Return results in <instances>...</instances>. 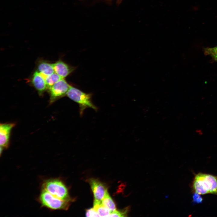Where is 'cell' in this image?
Here are the masks:
<instances>
[{
    "instance_id": "cell-1",
    "label": "cell",
    "mask_w": 217,
    "mask_h": 217,
    "mask_svg": "<svg viewBox=\"0 0 217 217\" xmlns=\"http://www.w3.org/2000/svg\"><path fill=\"white\" fill-rule=\"evenodd\" d=\"M193 187L195 192L200 195L211 193L217 195V176L199 173L194 178Z\"/></svg>"
},
{
    "instance_id": "cell-2",
    "label": "cell",
    "mask_w": 217,
    "mask_h": 217,
    "mask_svg": "<svg viewBox=\"0 0 217 217\" xmlns=\"http://www.w3.org/2000/svg\"><path fill=\"white\" fill-rule=\"evenodd\" d=\"M66 96L78 104L80 116H82L84 111L86 108H91L96 111L98 109L92 102L91 94L84 93L71 85Z\"/></svg>"
},
{
    "instance_id": "cell-3",
    "label": "cell",
    "mask_w": 217,
    "mask_h": 217,
    "mask_svg": "<svg viewBox=\"0 0 217 217\" xmlns=\"http://www.w3.org/2000/svg\"><path fill=\"white\" fill-rule=\"evenodd\" d=\"M42 189L60 199L69 202L71 200L67 188L63 182L58 179L46 180L43 183Z\"/></svg>"
},
{
    "instance_id": "cell-4",
    "label": "cell",
    "mask_w": 217,
    "mask_h": 217,
    "mask_svg": "<svg viewBox=\"0 0 217 217\" xmlns=\"http://www.w3.org/2000/svg\"><path fill=\"white\" fill-rule=\"evenodd\" d=\"M39 200L42 206L52 210H67L70 206V202L60 199L43 189Z\"/></svg>"
},
{
    "instance_id": "cell-5",
    "label": "cell",
    "mask_w": 217,
    "mask_h": 217,
    "mask_svg": "<svg viewBox=\"0 0 217 217\" xmlns=\"http://www.w3.org/2000/svg\"><path fill=\"white\" fill-rule=\"evenodd\" d=\"M71 86L64 78L53 84L48 90L50 94L49 104H51L58 99L66 96Z\"/></svg>"
},
{
    "instance_id": "cell-6",
    "label": "cell",
    "mask_w": 217,
    "mask_h": 217,
    "mask_svg": "<svg viewBox=\"0 0 217 217\" xmlns=\"http://www.w3.org/2000/svg\"><path fill=\"white\" fill-rule=\"evenodd\" d=\"M15 125L14 123L0 124V145L3 149H7L9 146L11 132Z\"/></svg>"
},
{
    "instance_id": "cell-7",
    "label": "cell",
    "mask_w": 217,
    "mask_h": 217,
    "mask_svg": "<svg viewBox=\"0 0 217 217\" xmlns=\"http://www.w3.org/2000/svg\"><path fill=\"white\" fill-rule=\"evenodd\" d=\"M89 182L93 193L94 200L102 202L107 189L104 184L99 181L94 179H90Z\"/></svg>"
},
{
    "instance_id": "cell-8",
    "label": "cell",
    "mask_w": 217,
    "mask_h": 217,
    "mask_svg": "<svg viewBox=\"0 0 217 217\" xmlns=\"http://www.w3.org/2000/svg\"><path fill=\"white\" fill-rule=\"evenodd\" d=\"M31 84L37 91L40 96H42L47 90L45 80L43 76L37 70L33 74L31 79Z\"/></svg>"
},
{
    "instance_id": "cell-9",
    "label": "cell",
    "mask_w": 217,
    "mask_h": 217,
    "mask_svg": "<svg viewBox=\"0 0 217 217\" xmlns=\"http://www.w3.org/2000/svg\"><path fill=\"white\" fill-rule=\"evenodd\" d=\"M55 72L61 78H65L75 70V67L71 66L60 59L53 64Z\"/></svg>"
},
{
    "instance_id": "cell-10",
    "label": "cell",
    "mask_w": 217,
    "mask_h": 217,
    "mask_svg": "<svg viewBox=\"0 0 217 217\" xmlns=\"http://www.w3.org/2000/svg\"><path fill=\"white\" fill-rule=\"evenodd\" d=\"M37 71L45 77L54 73L55 71L53 63L45 60L38 61L37 64Z\"/></svg>"
},
{
    "instance_id": "cell-11",
    "label": "cell",
    "mask_w": 217,
    "mask_h": 217,
    "mask_svg": "<svg viewBox=\"0 0 217 217\" xmlns=\"http://www.w3.org/2000/svg\"><path fill=\"white\" fill-rule=\"evenodd\" d=\"M93 208L100 216L108 217L111 213V211L105 206L101 202L94 200Z\"/></svg>"
},
{
    "instance_id": "cell-12",
    "label": "cell",
    "mask_w": 217,
    "mask_h": 217,
    "mask_svg": "<svg viewBox=\"0 0 217 217\" xmlns=\"http://www.w3.org/2000/svg\"><path fill=\"white\" fill-rule=\"evenodd\" d=\"M102 202L103 205L108 208L111 212L116 210L115 205L109 195L108 191L106 192Z\"/></svg>"
},
{
    "instance_id": "cell-13",
    "label": "cell",
    "mask_w": 217,
    "mask_h": 217,
    "mask_svg": "<svg viewBox=\"0 0 217 217\" xmlns=\"http://www.w3.org/2000/svg\"><path fill=\"white\" fill-rule=\"evenodd\" d=\"M62 78L55 72L46 77L45 79L47 87V90L55 83Z\"/></svg>"
},
{
    "instance_id": "cell-14",
    "label": "cell",
    "mask_w": 217,
    "mask_h": 217,
    "mask_svg": "<svg viewBox=\"0 0 217 217\" xmlns=\"http://www.w3.org/2000/svg\"><path fill=\"white\" fill-rule=\"evenodd\" d=\"M128 208H125L124 209L121 211H114L109 215L108 217H124L127 216Z\"/></svg>"
},
{
    "instance_id": "cell-15",
    "label": "cell",
    "mask_w": 217,
    "mask_h": 217,
    "mask_svg": "<svg viewBox=\"0 0 217 217\" xmlns=\"http://www.w3.org/2000/svg\"><path fill=\"white\" fill-rule=\"evenodd\" d=\"M204 52L206 55H211L217 54V46L212 48H207L204 49Z\"/></svg>"
},
{
    "instance_id": "cell-16",
    "label": "cell",
    "mask_w": 217,
    "mask_h": 217,
    "mask_svg": "<svg viewBox=\"0 0 217 217\" xmlns=\"http://www.w3.org/2000/svg\"><path fill=\"white\" fill-rule=\"evenodd\" d=\"M86 217H100L99 215L94 208H91L86 210Z\"/></svg>"
},
{
    "instance_id": "cell-17",
    "label": "cell",
    "mask_w": 217,
    "mask_h": 217,
    "mask_svg": "<svg viewBox=\"0 0 217 217\" xmlns=\"http://www.w3.org/2000/svg\"><path fill=\"white\" fill-rule=\"evenodd\" d=\"M193 195V201L195 203H201L203 200V199L200 196V194L195 192Z\"/></svg>"
},
{
    "instance_id": "cell-18",
    "label": "cell",
    "mask_w": 217,
    "mask_h": 217,
    "mask_svg": "<svg viewBox=\"0 0 217 217\" xmlns=\"http://www.w3.org/2000/svg\"><path fill=\"white\" fill-rule=\"evenodd\" d=\"M196 132L198 135H202L203 134V132L202 130L200 129H197L196 130Z\"/></svg>"
},
{
    "instance_id": "cell-19",
    "label": "cell",
    "mask_w": 217,
    "mask_h": 217,
    "mask_svg": "<svg viewBox=\"0 0 217 217\" xmlns=\"http://www.w3.org/2000/svg\"><path fill=\"white\" fill-rule=\"evenodd\" d=\"M211 56L214 60L217 61V54L212 55Z\"/></svg>"
}]
</instances>
